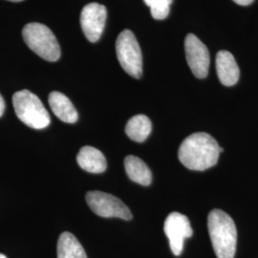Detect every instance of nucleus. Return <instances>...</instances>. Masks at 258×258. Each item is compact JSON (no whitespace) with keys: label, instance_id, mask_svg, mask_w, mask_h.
Instances as JSON below:
<instances>
[{"label":"nucleus","instance_id":"10","mask_svg":"<svg viewBox=\"0 0 258 258\" xmlns=\"http://www.w3.org/2000/svg\"><path fill=\"white\" fill-rule=\"evenodd\" d=\"M216 71L219 81L225 86H232L239 80V67L229 51H220L216 55Z\"/></svg>","mask_w":258,"mask_h":258},{"label":"nucleus","instance_id":"15","mask_svg":"<svg viewBox=\"0 0 258 258\" xmlns=\"http://www.w3.org/2000/svg\"><path fill=\"white\" fill-rule=\"evenodd\" d=\"M152 130L151 120L146 115L139 114L132 117L127 121L125 126V133L134 142H145L150 135Z\"/></svg>","mask_w":258,"mask_h":258},{"label":"nucleus","instance_id":"20","mask_svg":"<svg viewBox=\"0 0 258 258\" xmlns=\"http://www.w3.org/2000/svg\"><path fill=\"white\" fill-rule=\"evenodd\" d=\"M0 258H7L4 254H2V253H0Z\"/></svg>","mask_w":258,"mask_h":258},{"label":"nucleus","instance_id":"6","mask_svg":"<svg viewBox=\"0 0 258 258\" xmlns=\"http://www.w3.org/2000/svg\"><path fill=\"white\" fill-rule=\"evenodd\" d=\"M86 203L94 213L101 217H116L123 220L132 219L130 210L114 195L98 190L89 191L86 194Z\"/></svg>","mask_w":258,"mask_h":258},{"label":"nucleus","instance_id":"8","mask_svg":"<svg viewBox=\"0 0 258 258\" xmlns=\"http://www.w3.org/2000/svg\"><path fill=\"white\" fill-rule=\"evenodd\" d=\"M186 61L194 76L205 79L209 74L210 52L203 42L194 34H188L184 39Z\"/></svg>","mask_w":258,"mask_h":258},{"label":"nucleus","instance_id":"13","mask_svg":"<svg viewBox=\"0 0 258 258\" xmlns=\"http://www.w3.org/2000/svg\"><path fill=\"white\" fill-rule=\"evenodd\" d=\"M124 168L129 179L142 185H149L152 182V173L147 164L140 158L129 155L124 159Z\"/></svg>","mask_w":258,"mask_h":258},{"label":"nucleus","instance_id":"9","mask_svg":"<svg viewBox=\"0 0 258 258\" xmlns=\"http://www.w3.org/2000/svg\"><path fill=\"white\" fill-rule=\"evenodd\" d=\"M106 17V8L99 3H90L83 7L81 26L84 36L90 42H96L102 37Z\"/></svg>","mask_w":258,"mask_h":258},{"label":"nucleus","instance_id":"14","mask_svg":"<svg viewBox=\"0 0 258 258\" xmlns=\"http://www.w3.org/2000/svg\"><path fill=\"white\" fill-rule=\"evenodd\" d=\"M56 253L57 258H87L86 252L79 240L67 231L61 233L58 238Z\"/></svg>","mask_w":258,"mask_h":258},{"label":"nucleus","instance_id":"16","mask_svg":"<svg viewBox=\"0 0 258 258\" xmlns=\"http://www.w3.org/2000/svg\"><path fill=\"white\" fill-rule=\"evenodd\" d=\"M145 3L150 8L151 16L154 19L162 20L167 18L170 5L173 0H144Z\"/></svg>","mask_w":258,"mask_h":258},{"label":"nucleus","instance_id":"1","mask_svg":"<svg viewBox=\"0 0 258 258\" xmlns=\"http://www.w3.org/2000/svg\"><path fill=\"white\" fill-rule=\"evenodd\" d=\"M223 150L210 134L197 132L183 141L178 150V158L186 168L204 171L217 164Z\"/></svg>","mask_w":258,"mask_h":258},{"label":"nucleus","instance_id":"12","mask_svg":"<svg viewBox=\"0 0 258 258\" xmlns=\"http://www.w3.org/2000/svg\"><path fill=\"white\" fill-rule=\"evenodd\" d=\"M77 162L85 171L90 173H102L106 169V159L102 152L93 147H83L78 156Z\"/></svg>","mask_w":258,"mask_h":258},{"label":"nucleus","instance_id":"5","mask_svg":"<svg viewBox=\"0 0 258 258\" xmlns=\"http://www.w3.org/2000/svg\"><path fill=\"white\" fill-rule=\"evenodd\" d=\"M116 54L122 69L132 78L143 75V55L138 41L130 30H123L116 40Z\"/></svg>","mask_w":258,"mask_h":258},{"label":"nucleus","instance_id":"2","mask_svg":"<svg viewBox=\"0 0 258 258\" xmlns=\"http://www.w3.org/2000/svg\"><path fill=\"white\" fill-rule=\"evenodd\" d=\"M208 229L217 258H234L237 231L231 216L221 210H212L208 216Z\"/></svg>","mask_w":258,"mask_h":258},{"label":"nucleus","instance_id":"7","mask_svg":"<svg viewBox=\"0 0 258 258\" xmlns=\"http://www.w3.org/2000/svg\"><path fill=\"white\" fill-rule=\"evenodd\" d=\"M164 231L166 233L171 251L179 256L184 249V241L194 234L188 218L179 212H171L165 221Z\"/></svg>","mask_w":258,"mask_h":258},{"label":"nucleus","instance_id":"4","mask_svg":"<svg viewBox=\"0 0 258 258\" xmlns=\"http://www.w3.org/2000/svg\"><path fill=\"white\" fill-rule=\"evenodd\" d=\"M22 37L27 46L47 61H56L60 57V47L49 28L32 22L22 30Z\"/></svg>","mask_w":258,"mask_h":258},{"label":"nucleus","instance_id":"11","mask_svg":"<svg viewBox=\"0 0 258 258\" xmlns=\"http://www.w3.org/2000/svg\"><path fill=\"white\" fill-rule=\"evenodd\" d=\"M48 102L53 113L59 120L67 123H74L78 120V112L64 94L57 91L50 93Z\"/></svg>","mask_w":258,"mask_h":258},{"label":"nucleus","instance_id":"18","mask_svg":"<svg viewBox=\"0 0 258 258\" xmlns=\"http://www.w3.org/2000/svg\"><path fill=\"white\" fill-rule=\"evenodd\" d=\"M4 110H5V102H4L3 98H2V96L0 95V117L3 115Z\"/></svg>","mask_w":258,"mask_h":258},{"label":"nucleus","instance_id":"3","mask_svg":"<svg viewBox=\"0 0 258 258\" xmlns=\"http://www.w3.org/2000/svg\"><path fill=\"white\" fill-rule=\"evenodd\" d=\"M13 104L19 120L29 127L43 129L50 124V115L34 93L21 90L13 96Z\"/></svg>","mask_w":258,"mask_h":258},{"label":"nucleus","instance_id":"17","mask_svg":"<svg viewBox=\"0 0 258 258\" xmlns=\"http://www.w3.org/2000/svg\"><path fill=\"white\" fill-rule=\"evenodd\" d=\"M232 1H234L236 4L241 6H248L253 2V0H232Z\"/></svg>","mask_w":258,"mask_h":258},{"label":"nucleus","instance_id":"19","mask_svg":"<svg viewBox=\"0 0 258 258\" xmlns=\"http://www.w3.org/2000/svg\"><path fill=\"white\" fill-rule=\"evenodd\" d=\"M8 1H12V2H20V1H23V0H8Z\"/></svg>","mask_w":258,"mask_h":258}]
</instances>
